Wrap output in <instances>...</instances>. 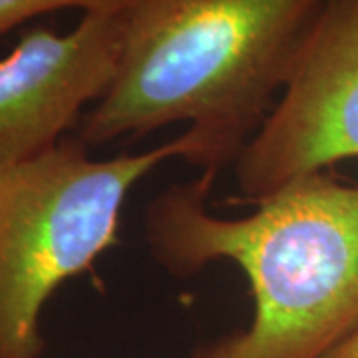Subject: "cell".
<instances>
[{"mask_svg":"<svg viewBox=\"0 0 358 358\" xmlns=\"http://www.w3.org/2000/svg\"><path fill=\"white\" fill-rule=\"evenodd\" d=\"M331 0H134L115 76L82 115L86 148L187 124L185 162L217 178L279 100Z\"/></svg>","mask_w":358,"mask_h":358,"instance_id":"1","label":"cell"},{"mask_svg":"<svg viewBox=\"0 0 358 358\" xmlns=\"http://www.w3.org/2000/svg\"><path fill=\"white\" fill-rule=\"evenodd\" d=\"M213 181L201 173L171 185L143 217L150 253L167 273L231 261L251 287L249 327L192 358H327L358 331V183L310 173L229 219L205 205Z\"/></svg>","mask_w":358,"mask_h":358,"instance_id":"2","label":"cell"},{"mask_svg":"<svg viewBox=\"0 0 358 358\" xmlns=\"http://www.w3.org/2000/svg\"><path fill=\"white\" fill-rule=\"evenodd\" d=\"M173 157L185 134L148 152L94 159L76 136L0 169V358H40V315L56 289L117 243L131 187Z\"/></svg>","mask_w":358,"mask_h":358,"instance_id":"3","label":"cell"},{"mask_svg":"<svg viewBox=\"0 0 358 358\" xmlns=\"http://www.w3.org/2000/svg\"><path fill=\"white\" fill-rule=\"evenodd\" d=\"M345 159H358V0H331L233 169L253 203Z\"/></svg>","mask_w":358,"mask_h":358,"instance_id":"4","label":"cell"},{"mask_svg":"<svg viewBox=\"0 0 358 358\" xmlns=\"http://www.w3.org/2000/svg\"><path fill=\"white\" fill-rule=\"evenodd\" d=\"M128 8L90 13L58 34L34 28L0 60V169L46 154L110 88Z\"/></svg>","mask_w":358,"mask_h":358,"instance_id":"5","label":"cell"},{"mask_svg":"<svg viewBox=\"0 0 358 358\" xmlns=\"http://www.w3.org/2000/svg\"><path fill=\"white\" fill-rule=\"evenodd\" d=\"M134 0H0V38L40 14L78 8L84 14L126 10Z\"/></svg>","mask_w":358,"mask_h":358,"instance_id":"6","label":"cell"},{"mask_svg":"<svg viewBox=\"0 0 358 358\" xmlns=\"http://www.w3.org/2000/svg\"><path fill=\"white\" fill-rule=\"evenodd\" d=\"M327 358H358V331L350 334L345 343L338 348H334Z\"/></svg>","mask_w":358,"mask_h":358,"instance_id":"7","label":"cell"}]
</instances>
